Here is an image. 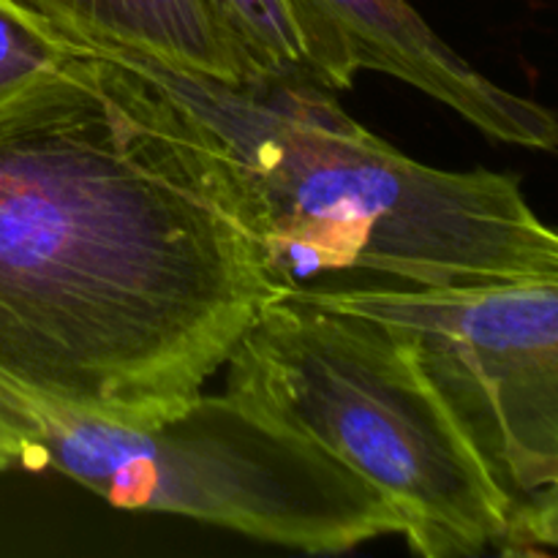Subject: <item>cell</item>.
<instances>
[{
  "mask_svg": "<svg viewBox=\"0 0 558 558\" xmlns=\"http://www.w3.org/2000/svg\"><path fill=\"white\" fill-rule=\"evenodd\" d=\"M71 49L0 98V376L158 425L294 289L227 142L145 71Z\"/></svg>",
  "mask_w": 558,
  "mask_h": 558,
  "instance_id": "1",
  "label": "cell"
},
{
  "mask_svg": "<svg viewBox=\"0 0 558 558\" xmlns=\"http://www.w3.org/2000/svg\"><path fill=\"white\" fill-rule=\"evenodd\" d=\"M69 41L150 74L227 142L267 259L292 289L352 270L409 287L558 278V238L521 180L414 161L311 76L221 82L136 49Z\"/></svg>",
  "mask_w": 558,
  "mask_h": 558,
  "instance_id": "2",
  "label": "cell"
},
{
  "mask_svg": "<svg viewBox=\"0 0 558 558\" xmlns=\"http://www.w3.org/2000/svg\"><path fill=\"white\" fill-rule=\"evenodd\" d=\"M227 396L314 441L396 507L425 558L499 550L515 501L496 483L407 338L287 294L227 360Z\"/></svg>",
  "mask_w": 558,
  "mask_h": 558,
  "instance_id": "3",
  "label": "cell"
},
{
  "mask_svg": "<svg viewBox=\"0 0 558 558\" xmlns=\"http://www.w3.org/2000/svg\"><path fill=\"white\" fill-rule=\"evenodd\" d=\"M292 294L407 338L510 499L556 494L558 278Z\"/></svg>",
  "mask_w": 558,
  "mask_h": 558,
  "instance_id": "4",
  "label": "cell"
},
{
  "mask_svg": "<svg viewBox=\"0 0 558 558\" xmlns=\"http://www.w3.org/2000/svg\"><path fill=\"white\" fill-rule=\"evenodd\" d=\"M314 82L352 87L360 69L401 80L505 145L556 150V114L456 52L409 0H289Z\"/></svg>",
  "mask_w": 558,
  "mask_h": 558,
  "instance_id": "5",
  "label": "cell"
},
{
  "mask_svg": "<svg viewBox=\"0 0 558 558\" xmlns=\"http://www.w3.org/2000/svg\"><path fill=\"white\" fill-rule=\"evenodd\" d=\"M69 38L114 44L221 82L259 69L216 0H14Z\"/></svg>",
  "mask_w": 558,
  "mask_h": 558,
  "instance_id": "6",
  "label": "cell"
},
{
  "mask_svg": "<svg viewBox=\"0 0 558 558\" xmlns=\"http://www.w3.org/2000/svg\"><path fill=\"white\" fill-rule=\"evenodd\" d=\"M216 3L262 76H311L303 33L289 0H216Z\"/></svg>",
  "mask_w": 558,
  "mask_h": 558,
  "instance_id": "7",
  "label": "cell"
},
{
  "mask_svg": "<svg viewBox=\"0 0 558 558\" xmlns=\"http://www.w3.org/2000/svg\"><path fill=\"white\" fill-rule=\"evenodd\" d=\"M74 54L69 38L14 0H0V98Z\"/></svg>",
  "mask_w": 558,
  "mask_h": 558,
  "instance_id": "8",
  "label": "cell"
},
{
  "mask_svg": "<svg viewBox=\"0 0 558 558\" xmlns=\"http://www.w3.org/2000/svg\"><path fill=\"white\" fill-rule=\"evenodd\" d=\"M11 466H16V452L9 445H0V472H9Z\"/></svg>",
  "mask_w": 558,
  "mask_h": 558,
  "instance_id": "9",
  "label": "cell"
}]
</instances>
